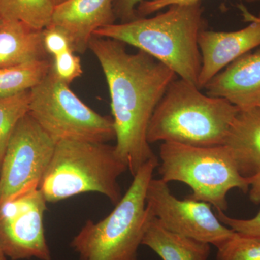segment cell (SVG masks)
I'll return each instance as SVG.
<instances>
[{"instance_id": "7402d4cb", "label": "cell", "mask_w": 260, "mask_h": 260, "mask_svg": "<svg viewBox=\"0 0 260 260\" xmlns=\"http://www.w3.org/2000/svg\"><path fill=\"white\" fill-rule=\"evenodd\" d=\"M43 42L44 49L50 57H54L67 51L73 50L68 34L55 25H48L43 30Z\"/></svg>"}, {"instance_id": "484cf974", "label": "cell", "mask_w": 260, "mask_h": 260, "mask_svg": "<svg viewBox=\"0 0 260 260\" xmlns=\"http://www.w3.org/2000/svg\"><path fill=\"white\" fill-rule=\"evenodd\" d=\"M249 189L248 193H249V200L254 204L259 205L260 204V173L249 179Z\"/></svg>"}, {"instance_id": "4fadbf2b", "label": "cell", "mask_w": 260, "mask_h": 260, "mask_svg": "<svg viewBox=\"0 0 260 260\" xmlns=\"http://www.w3.org/2000/svg\"><path fill=\"white\" fill-rule=\"evenodd\" d=\"M204 89L207 95L226 99L239 109L255 107L260 96V48L233 61Z\"/></svg>"}, {"instance_id": "277c9868", "label": "cell", "mask_w": 260, "mask_h": 260, "mask_svg": "<svg viewBox=\"0 0 260 260\" xmlns=\"http://www.w3.org/2000/svg\"><path fill=\"white\" fill-rule=\"evenodd\" d=\"M127 170L116 155L114 145L59 140L39 189L47 203L97 192L116 205L122 198L118 179Z\"/></svg>"}, {"instance_id": "9c48e42d", "label": "cell", "mask_w": 260, "mask_h": 260, "mask_svg": "<svg viewBox=\"0 0 260 260\" xmlns=\"http://www.w3.org/2000/svg\"><path fill=\"white\" fill-rule=\"evenodd\" d=\"M146 203L162 226L218 248L235 234L224 225L212 210V205L172 194L168 183L152 179L146 193Z\"/></svg>"}, {"instance_id": "8fae6325", "label": "cell", "mask_w": 260, "mask_h": 260, "mask_svg": "<svg viewBox=\"0 0 260 260\" xmlns=\"http://www.w3.org/2000/svg\"><path fill=\"white\" fill-rule=\"evenodd\" d=\"M243 17L250 23L236 31H214L205 29L198 38L201 70L198 88L204 89L215 75L241 56L260 47V16L239 6Z\"/></svg>"}, {"instance_id": "ba28073f", "label": "cell", "mask_w": 260, "mask_h": 260, "mask_svg": "<svg viewBox=\"0 0 260 260\" xmlns=\"http://www.w3.org/2000/svg\"><path fill=\"white\" fill-rule=\"evenodd\" d=\"M56 143L29 113L19 121L0 169V205L23 191L39 188Z\"/></svg>"}, {"instance_id": "44dd1931", "label": "cell", "mask_w": 260, "mask_h": 260, "mask_svg": "<svg viewBox=\"0 0 260 260\" xmlns=\"http://www.w3.org/2000/svg\"><path fill=\"white\" fill-rule=\"evenodd\" d=\"M51 70L58 79L68 85L83 75L81 60L73 50L53 57Z\"/></svg>"}, {"instance_id": "d4e9b609", "label": "cell", "mask_w": 260, "mask_h": 260, "mask_svg": "<svg viewBox=\"0 0 260 260\" xmlns=\"http://www.w3.org/2000/svg\"><path fill=\"white\" fill-rule=\"evenodd\" d=\"M143 0H114V11L116 20L127 23L138 18L137 7Z\"/></svg>"}, {"instance_id": "3957f363", "label": "cell", "mask_w": 260, "mask_h": 260, "mask_svg": "<svg viewBox=\"0 0 260 260\" xmlns=\"http://www.w3.org/2000/svg\"><path fill=\"white\" fill-rule=\"evenodd\" d=\"M239 111L226 99L203 93L195 84L178 77L154 111L147 135L148 143L223 145Z\"/></svg>"}, {"instance_id": "603a6c76", "label": "cell", "mask_w": 260, "mask_h": 260, "mask_svg": "<svg viewBox=\"0 0 260 260\" xmlns=\"http://www.w3.org/2000/svg\"><path fill=\"white\" fill-rule=\"evenodd\" d=\"M215 214L220 222L238 234L260 237V210L254 218L250 219L232 218L221 210H216Z\"/></svg>"}, {"instance_id": "ffe728a7", "label": "cell", "mask_w": 260, "mask_h": 260, "mask_svg": "<svg viewBox=\"0 0 260 260\" xmlns=\"http://www.w3.org/2000/svg\"><path fill=\"white\" fill-rule=\"evenodd\" d=\"M217 249L216 260H260V237L236 232Z\"/></svg>"}, {"instance_id": "52a82bcc", "label": "cell", "mask_w": 260, "mask_h": 260, "mask_svg": "<svg viewBox=\"0 0 260 260\" xmlns=\"http://www.w3.org/2000/svg\"><path fill=\"white\" fill-rule=\"evenodd\" d=\"M29 114L56 142L107 143L115 139L112 118L89 107L51 70L30 90Z\"/></svg>"}, {"instance_id": "30bf717a", "label": "cell", "mask_w": 260, "mask_h": 260, "mask_svg": "<svg viewBox=\"0 0 260 260\" xmlns=\"http://www.w3.org/2000/svg\"><path fill=\"white\" fill-rule=\"evenodd\" d=\"M47 202L39 188L23 191L0 205V246L13 260H51L44 226Z\"/></svg>"}, {"instance_id": "5b68a950", "label": "cell", "mask_w": 260, "mask_h": 260, "mask_svg": "<svg viewBox=\"0 0 260 260\" xmlns=\"http://www.w3.org/2000/svg\"><path fill=\"white\" fill-rule=\"evenodd\" d=\"M158 165V157L145 164L112 213L98 223H85L70 243L80 259L139 260L138 249L154 217L147 189Z\"/></svg>"}, {"instance_id": "6da1fadb", "label": "cell", "mask_w": 260, "mask_h": 260, "mask_svg": "<svg viewBox=\"0 0 260 260\" xmlns=\"http://www.w3.org/2000/svg\"><path fill=\"white\" fill-rule=\"evenodd\" d=\"M119 41L93 36L89 44L102 67L111 99L115 152L133 177L156 158L148 141L155 108L173 80L178 78L161 61L138 50L132 54Z\"/></svg>"}, {"instance_id": "ac0fdd59", "label": "cell", "mask_w": 260, "mask_h": 260, "mask_svg": "<svg viewBox=\"0 0 260 260\" xmlns=\"http://www.w3.org/2000/svg\"><path fill=\"white\" fill-rule=\"evenodd\" d=\"M54 7L51 0H0V17L42 30L50 25Z\"/></svg>"}, {"instance_id": "7a4b0ae2", "label": "cell", "mask_w": 260, "mask_h": 260, "mask_svg": "<svg viewBox=\"0 0 260 260\" xmlns=\"http://www.w3.org/2000/svg\"><path fill=\"white\" fill-rule=\"evenodd\" d=\"M150 18L116 23L97 30L95 37L124 43L169 67L179 78L198 86L201 70L198 38L206 29L202 2L172 5Z\"/></svg>"}, {"instance_id": "7c38bea8", "label": "cell", "mask_w": 260, "mask_h": 260, "mask_svg": "<svg viewBox=\"0 0 260 260\" xmlns=\"http://www.w3.org/2000/svg\"><path fill=\"white\" fill-rule=\"evenodd\" d=\"M116 20L114 0H67L54 7L50 25L62 29L75 52L84 54L94 32Z\"/></svg>"}, {"instance_id": "9a60e30c", "label": "cell", "mask_w": 260, "mask_h": 260, "mask_svg": "<svg viewBox=\"0 0 260 260\" xmlns=\"http://www.w3.org/2000/svg\"><path fill=\"white\" fill-rule=\"evenodd\" d=\"M43 42V30L23 23L4 20L0 24V68L49 59Z\"/></svg>"}, {"instance_id": "83f0119b", "label": "cell", "mask_w": 260, "mask_h": 260, "mask_svg": "<svg viewBox=\"0 0 260 260\" xmlns=\"http://www.w3.org/2000/svg\"><path fill=\"white\" fill-rule=\"evenodd\" d=\"M51 1L54 3V6H56V5L61 4V3H64L67 0H51Z\"/></svg>"}, {"instance_id": "2e32d148", "label": "cell", "mask_w": 260, "mask_h": 260, "mask_svg": "<svg viewBox=\"0 0 260 260\" xmlns=\"http://www.w3.org/2000/svg\"><path fill=\"white\" fill-rule=\"evenodd\" d=\"M162 260H208L210 244L181 235L162 226L153 217L142 241Z\"/></svg>"}, {"instance_id": "e0dca14e", "label": "cell", "mask_w": 260, "mask_h": 260, "mask_svg": "<svg viewBox=\"0 0 260 260\" xmlns=\"http://www.w3.org/2000/svg\"><path fill=\"white\" fill-rule=\"evenodd\" d=\"M50 58L25 64L0 68V97L30 90L49 74Z\"/></svg>"}, {"instance_id": "4316f807", "label": "cell", "mask_w": 260, "mask_h": 260, "mask_svg": "<svg viewBox=\"0 0 260 260\" xmlns=\"http://www.w3.org/2000/svg\"><path fill=\"white\" fill-rule=\"evenodd\" d=\"M0 260H7V256H5V253L3 252L1 246H0Z\"/></svg>"}, {"instance_id": "5bb4252c", "label": "cell", "mask_w": 260, "mask_h": 260, "mask_svg": "<svg viewBox=\"0 0 260 260\" xmlns=\"http://www.w3.org/2000/svg\"><path fill=\"white\" fill-rule=\"evenodd\" d=\"M223 145L242 177L250 179L260 173L259 107L239 109Z\"/></svg>"}, {"instance_id": "f1b7e54d", "label": "cell", "mask_w": 260, "mask_h": 260, "mask_svg": "<svg viewBox=\"0 0 260 260\" xmlns=\"http://www.w3.org/2000/svg\"><path fill=\"white\" fill-rule=\"evenodd\" d=\"M255 107H258L260 108V96L259 98V99H258L257 102H256Z\"/></svg>"}, {"instance_id": "f546056e", "label": "cell", "mask_w": 260, "mask_h": 260, "mask_svg": "<svg viewBox=\"0 0 260 260\" xmlns=\"http://www.w3.org/2000/svg\"><path fill=\"white\" fill-rule=\"evenodd\" d=\"M3 19H2V18H1V17H0V24H1V23H2V22H3Z\"/></svg>"}, {"instance_id": "d6986e66", "label": "cell", "mask_w": 260, "mask_h": 260, "mask_svg": "<svg viewBox=\"0 0 260 260\" xmlns=\"http://www.w3.org/2000/svg\"><path fill=\"white\" fill-rule=\"evenodd\" d=\"M30 90L0 97V169L8 142L19 121L30 110Z\"/></svg>"}, {"instance_id": "8992f818", "label": "cell", "mask_w": 260, "mask_h": 260, "mask_svg": "<svg viewBox=\"0 0 260 260\" xmlns=\"http://www.w3.org/2000/svg\"><path fill=\"white\" fill-rule=\"evenodd\" d=\"M159 156L162 181L184 183L192 191L186 198L210 203L217 210L226 211L232 189L249 191V179L241 175L225 145L195 147L166 142L160 145Z\"/></svg>"}, {"instance_id": "cb8c5ba5", "label": "cell", "mask_w": 260, "mask_h": 260, "mask_svg": "<svg viewBox=\"0 0 260 260\" xmlns=\"http://www.w3.org/2000/svg\"><path fill=\"white\" fill-rule=\"evenodd\" d=\"M249 3L260 2V0H246ZM202 2V0H143L137 7V15L138 18H144L153 14L159 10L165 9L172 5L190 4Z\"/></svg>"}]
</instances>
